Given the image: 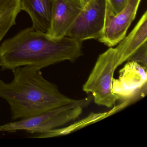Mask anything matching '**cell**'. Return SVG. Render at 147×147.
Masks as SVG:
<instances>
[{"instance_id":"obj_4","label":"cell","mask_w":147,"mask_h":147,"mask_svg":"<svg viewBox=\"0 0 147 147\" xmlns=\"http://www.w3.org/2000/svg\"><path fill=\"white\" fill-rule=\"evenodd\" d=\"M119 66L117 49L111 47L99 56L83 85V91L92 94L98 105L111 107L119 100L112 90L114 72Z\"/></svg>"},{"instance_id":"obj_8","label":"cell","mask_w":147,"mask_h":147,"mask_svg":"<svg viewBox=\"0 0 147 147\" xmlns=\"http://www.w3.org/2000/svg\"><path fill=\"white\" fill-rule=\"evenodd\" d=\"M82 8L76 0H54L47 34L55 39L65 37Z\"/></svg>"},{"instance_id":"obj_1","label":"cell","mask_w":147,"mask_h":147,"mask_svg":"<svg viewBox=\"0 0 147 147\" xmlns=\"http://www.w3.org/2000/svg\"><path fill=\"white\" fill-rule=\"evenodd\" d=\"M82 48L81 41L67 37L55 39L27 28L1 45L0 67L2 70L26 66L42 69L64 61L73 62L82 55Z\"/></svg>"},{"instance_id":"obj_3","label":"cell","mask_w":147,"mask_h":147,"mask_svg":"<svg viewBox=\"0 0 147 147\" xmlns=\"http://www.w3.org/2000/svg\"><path fill=\"white\" fill-rule=\"evenodd\" d=\"M92 97L73 102L35 116L0 126V131L25 130L31 133H47L78 118L83 109L91 103Z\"/></svg>"},{"instance_id":"obj_13","label":"cell","mask_w":147,"mask_h":147,"mask_svg":"<svg viewBox=\"0 0 147 147\" xmlns=\"http://www.w3.org/2000/svg\"><path fill=\"white\" fill-rule=\"evenodd\" d=\"M127 61L135 62L147 68V42L144 43L130 57Z\"/></svg>"},{"instance_id":"obj_14","label":"cell","mask_w":147,"mask_h":147,"mask_svg":"<svg viewBox=\"0 0 147 147\" xmlns=\"http://www.w3.org/2000/svg\"><path fill=\"white\" fill-rule=\"evenodd\" d=\"M78 4H80L82 7L85 6L86 5L88 4L91 0H76Z\"/></svg>"},{"instance_id":"obj_11","label":"cell","mask_w":147,"mask_h":147,"mask_svg":"<svg viewBox=\"0 0 147 147\" xmlns=\"http://www.w3.org/2000/svg\"><path fill=\"white\" fill-rule=\"evenodd\" d=\"M21 11L20 0H0V42L15 24Z\"/></svg>"},{"instance_id":"obj_10","label":"cell","mask_w":147,"mask_h":147,"mask_svg":"<svg viewBox=\"0 0 147 147\" xmlns=\"http://www.w3.org/2000/svg\"><path fill=\"white\" fill-rule=\"evenodd\" d=\"M54 0H20L21 11L30 17L32 27L38 31L47 33L50 27Z\"/></svg>"},{"instance_id":"obj_9","label":"cell","mask_w":147,"mask_h":147,"mask_svg":"<svg viewBox=\"0 0 147 147\" xmlns=\"http://www.w3.org/2000/svg\"><path fill=\"white\" fill-rule=\"evenodd\" d=\"M147 39V12H145L134 29L116 47L119 57V65L127 61Z\"/></svg>"},{"instance_id":"obj_7","label":"cell","mask_w":147,"mask_h":147,"mask_svg":"<svg viewBox=\"0 0 147 147\" xmlns=\"http://www.w3.org/2000/svg\"><path fill=\"white\" fill-rule=\"evenodd\" d=\"M141 0H129L124 9L112 16L106 13L105 26L98 40L107 47H114L126 36V33L137 13Z\"/></svg>"},{"instance_id":"obj_12","label":"cell","mask_w":147,"mask_h":147,"mask_svg":"<svg viewBox=\"0 0 147 147\" xmlns=\"http://www.w3.org/2000/svg\"><path fill=\"white\" fill-rule=\"evenodd\" d=\"M129 0H105L106 13L115 16L123 11Z\"/></svg>"},{"instance_id":"obj_6","label":"cell","mask_w":147,"mask_h":147,"mask_svg":"<svg viewBox=\"0 0 147 147\" xmlns=\"http://www.w3.org/2000/svg\"><path fill=\"white\" fill-rule=\"evenodd\" d=\"M147 68L127 61L119 71L118 78L113 79V92L118 99L130 100L142 94L147 88Z\"/></svg>"},{"instance_id":"obj_5","label":"cell","mask_w":147,"mask_h":147,"mask_svg":"<svg viewBox=\"0 0 147 147\" xmlns=\"http://www.w3.org/2000/svg\"><path fill=\"white\" fill-rule=\"evenodd\" d=\"M105 0H91L82 7L65 37L83 42L100 37L105 26Z\"/></svg>"},{"instance_id":"obj_2","label":"cell","mask_w":147,"mask_h":147,"mask_svg":"<svg viewBox=\"0 0 147 147\" xmlns=\"http://www.w3.org/2000/svg\"><path fill=\"white\" fill-rule=\"evenodd\" d=\"M11 82L0 80V97L9 104L13 119H22L73 102L56 85L44 77L41 69L34 66L12 70Z\"/></svg>"}]
</instances>
